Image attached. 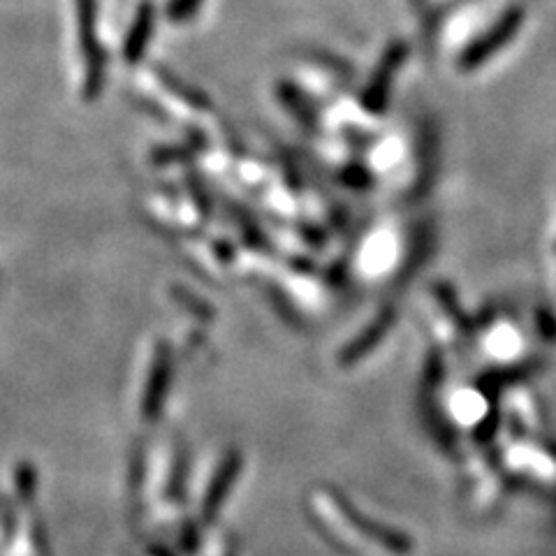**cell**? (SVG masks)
I'll return each instance as SVG.
<instances>
[{
  "instance_id": "3",
  "label": "cell",
  "mask_w": 556,
  "mask_h": 556,
  "mask_svg": "<svg viewBox=\"0 0 556 556\" xmlns=\"http://www.w3.org/2000/svg\"><path fill=\"white\" fill-rule=\"evenodd\" d=\"M392 320H394V311H385L383 316H380L378 323L373 325V329H367L362 339L357 341L353 348H355V350H360V353H362V350H367V348H369V343L373 346V343H376V341L380 339V336H383V332L387 329V325H392ZM353 348H350V350H353ZM360 353H357V355H360Z\"/></svg>"
},
{
  "instance_id": "1",
  "label": "cell",
  "mask_w": 556,
  "mask_h": 556,
  "mask_svg": "<svg viewBox=\"0 0 556 556\" xmlns=\"http://www.w3.org/2000/svg\"><path fill=\"white\" fill-rule=\"evenodd\" d=\"M522 24H524V10L522 7H512V10L503 14L499 24H496L494 28H489V31L485 33V38L473 42V45L464 51L462 58H459V68L473 70V68H478V65L487 63L489 58L496 54V51L506 47L508 42L515 38V33L522 28Z\"/></svg>"
},
{
  "instance_id": "2",
  "label": "cell",
  "mask_w": 556,
  "mask_h": 556,
  "mask_svg": "<svg viewBox=\"0 0 556 556\" xmlns=\"http://www.w3.org/2000/svg\"><path fill=\"white\" fill-rule=\"evenodd\" d=\"M406 47L404 45H394L392 51H387L383 65L378 68V75L369 84L367 93H364V105H367L369 112L380 114L387 105V91H390L394 70L399 68V63L404 61Z\"/></svg>"
},
{
  "instance_id": "4",
  "label": "cell",
  "mask_w": 556,
  "mask_h": 556,
  "mask_svg": "<svg viewBox=\"0 0 556 556\" xmlns=\"http://www.w3.org/2000/svg\"><path fill=\"white\" fill-rule=\"evenodd\" d=\"M197 3H200V0H177L172 7V12L177 14V17H184V14H190L195 10Z\"/></svg>"
}]
</instances>
